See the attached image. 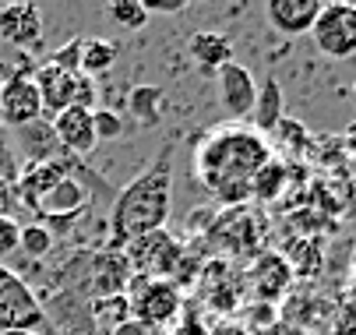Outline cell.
<instances>
[{
	"label": "cell",
	"mask_w": 356,
	"mask_h": 335,
	"mask_svg": "<svg viewBox=\"0 0 356 335\" xmlns=\"http://www.w3.org/2000/svg\"><path fill=\"white\" fill-rule=\"evenodd\" d=\"M18 236H22L18 219H0V265L18 254Z\"/></svg>",
	"instance_id": "cb8c5ba5"
},
{
	"label": "cell",
	"mask_w": 356,
	"mask_h": 335,
	"mask_svg": "<svg viewBox=\"0 0 356 335\" xmlns=\"http://www.w3.org/2000/svg\"><path fill=\"white\" fill-rule=\"evenodd\" d=\"M187 54L191 60L201 67V71H212L219 74L226 64H233V42L226 32H216V28H201L187 39Z\"/></svg>",
	"instance_id": "9a60e30c"
},
{
	"label": "cell",
	"mask_w": 356,
	"mask_h": 335,
	"mask_svg": "<svg viewBox=\"0 0 356 335\" xmlns=\"http://www.w3.org/2000/svg\"><path fill=\"white\" fill-rule=\"evenodd\" d=\"M321 15V0H268L265 18L279 35H311Z\"/></svg>",
	"instance_id": "8fae6325"
},
{
	"label": "cell",
	"mask_w": 356,
	"mask_h": 335,
	"mask_svg": "<svg viewBox=\"0 0 356 335\" xmlns=\"http://www.w3.org/2000/svg\"><path fill=\"white\" fill-rule=\"evenodd\" d=\"M0 42L15 50L42 46V11L35 4H4L0 8Z\"/></svg>",
	"instance_id": "30bf717a"
},
{
	"label": "cell",
	"mask_w": 356,
	"mask_h": 335,
	"mask_svg": "<svg viewBox=\"0 0 356 335\" xmlns=\"http://www.w3.org/2000/svg\"><path fill=\"white\" fill-rule=\"evenodd\" d=\"M0 335H35V332H0Z\"/></svg>",
	"instance_id": "f546056e"
},
{
	"label": "cell",
	"mask_w": 356,
	"mask_h": 335,
	"mask_svg": "<svg viewBox=\"0 0 356 335\" xmlns=\"http://www.w3.org/2000/svg\"><path fill=\"white\" fill-rule=\"evenodd\" d=\"M286 180H289V173H286V166L282 163H265L261 170H258V177H254V183H250V198H261V202H275L282 190H286Z\"/></svg>",
	"instance_id": "44dd1931"
},
{
	"label": "cell",
	"mask_w": 356,
	"mask_h": 335,
	"mask_svg": "<svg viewBox=\"0 0 356 335\" xmlns=\"http://www.w3.org/2000/svg\"><path fill=\"white\" fill-rule=\"evenodd\" d=\"M353 106H356V81H353Z\"/></svg>",
	"instance_id": "4dcf8cb0"
},
{
	"label": "cell",
	"mask_w": 356,
	"mask_h": 335,
	"mask_svg": "<svg viewBox=\"0 0 356 335\" xmlns=\"http://www.w3.org/2000/svg\"><path fill=\"white\" fill-rule=\"evenodd\" d=\"M282 113H286L282 85H279V78H265V85H258V103H254V113H250L254 131L268 138L282 124Z\"/></svg>",
	"instance_id": "e0dca14e"
},
{
	"label": "cell",
	"mask_w": 356,
	"mask_h": 335,
	"mask_svg": "<svg viewBox=\"0 0 356 335\" xmlns=\"http://www.w3.org/2000/svg\"><path fill=\"white\" fill-rule=\"evenodd\" d=\"M92 127H95V141H117L124 134L120 113L117 110H103V106L92 110Z\"/></svg>",
	"instance_id": "603a6c76"
},
{
	"label": "cell",
	"mask_w": 356,
	"mask_h": 335,
	"mask_svg": "<svg viewBox=\"0 0 356 335\" xmlns=\"http://www.w3.org/2000/svg\"><path fill=\"white\" fill-rule=\"evenodd\" d=\"M54 134H57V145L67 152V156H88L99 141H95V127H92V110H78V106H67L64 113H57L54 120Z\"/></svg>",
	"instance_id": "7c38bea8"
},
{
	"label": "cell",
	"mask_w": 356,
	"mask_h": 335,
	"mask_svg": "<svg viewBox=\"0 0 356 335\" xmlns=\"http://www.w3.org/2000/svg\"><path fill=\"white\" fill-rule=\"evenodd\" d=\"M35 88H39V99H42V117L54 120L57 113H64L67 106H74V81L78 74H67L54 64H42L32 71Z\"/></svg>",
	"instance_id": "4fadbf2b"
},
{
	"label": "cell",
	"mask_w": 356,
	"mask_h": 335,
	"mask_svg": "<svg viewBox=\"0 0 356 335\" xmlns=\"http://www.w3.org/2000/svg\"><path fill=\"white\" fill-rule=\"evenodd\" d=\"M265 163H272V145L265 134L254 127H222L197 145L194 173L201 187L222 205H243Z\"/></svg>",
	"instance_id": "6da1fadb"
},
{
	"label": "cell",
	"mask_w": 356,
	"mask_h": 335,
	"mask_svg": "<svg viewBox=\"0 0 356 335\" xmlns=\"http://www.w3.org/2000/svg\"><path fill=\"white\" fill-rule=\"evenodd\" d=\"M163 106H166V92L159 85H134L127 95V110L145 127H156L163 120Z\"/></svg>",
	"instance_id": "ac0fdd59"
},
{
	"label": "cell",
	"mask_w": 356,
	"mask_h": 335,
	"mask_svg": "<svg viewBox=\"0 0 356 335\" xmlns=\"http://www.w3.org/2000/svg\"><path fill=\"white\" fill-rule=\"evenodd\" d=\"M0 113H4V127H29L42 117V99L32 74H11L0 81Z\"/></svg>",
	"instance_id": "ba28073f"
},
{
	"label": "cell",
	"mask_w": 356,
	"mask_h": 335,
	"mask_svg": "<svg viewBox=\"0 0 356 335\" xmlns=\"http://www.w3.org/2000/svg\"><path fill=\"white\" fill-rule=\"evenodd\" d=\"M22 209L18 187L11 180H0V219H15V212Z\"/></svg>",
	"instance_id": "4316f807"
},
{
	"label": "cell",
	"mask_w": 356,
	"mask_h": 335,
	"mask_svg": "<svg viewBox=\"0 0 356 335\" xmlns=\"http://www.w3.org/2000/svg\"><path fill=\"white\" fill-rule=\"evenodd\" d=\"M0 127H4V113H0Z\"/></svg>",
	"instance_id": "1f68e13d"
},
{
	"label": "cell",
	"mask_w": 356,
	"mask_h": 335,
	"mask_svg": "<svg viewBox=\"0 0 356 335\" xmlns=\"http://www.w3.org/2000/svg\"><path fill=\"white\" fill-rule=\"evenodd\" d=\"M293 282V268H289V258L282 254H258V261L250 265V286L254 293L261 297V304H275Z\"/></svg>",
	"instance_id": "5bb4252c"
},
{
	"label": "cell",
	"mask_w": 356,
	"mask_h": 335,
	"mask_svg": "<svg viewBox=\"0 0 356 335\" xmlns=\"http://www.w3.org/2000/svg\"><path fill=\"white\" fill-rule=\"evenodd\" d=\"M173 209V145H166L156 163L141 177H134L113 202L110 212V236L117 247H127L138 236L166 229Z\"/></svg>",
	"instance_id": "7a4b0ae2"
},
{
	"label": "cell",
	"mask_w": 356,
	"mask_h": 335,
	"mask_svg": "<svg viewBox=\"0 0 356 335\" xmlns=\"http://www.w3.org/2000/svg\"><path fill=\"white\" fill-rule=\"evenodd\" d=\"M311 39L318 46V54L328 60L356 57V4H346V0L321 4V15L311 28Z\"/></svg>",
	"instance_id": "5b68a950"
},
{
	"label": "cell",
	"mask_w": 356,
	"mask_h": 335,
	"mask_svg": "<svg viewBox=\"0 0 356 335\" xmlns=\"http://www.w3.org/2000/svg\"><path fill=\"white\" fill-rule=\"evenodd\" d=\"M141 8L148 18L152 15H180L187 8V0H141Z\"/></svg>",
	"instance_id": "83f0119b"
},
{
	"label": "cell",
	"mask_w": 356,
	"mask_h": 335,
	"mask_svg": "<svg viewBox=\"0 0 356 335\" xmlns=\"http://www.w3.org/2000/svg\"><path fill=\"white\" fill-rule=\"evenodd\" d=\"M110 335H166V332H159V328H152V325H141V321L127 318V321H124V325H117Z\"/></svg>",
	"instance_id": "f1b7e54d"
},
{
	"label": "cell",
	"mask_w": 356,
	"mask_h": 335,
	"mask_svg": "<svg viewBox=\"0 0 356 335\" xmlns=\"http://www.w3.org/2000/svg\"><path fill=\"white\" fill-rule=\"evenodd\" d=\"M81 42H85V39H71L64 50L54 54V60H49V64L60 67V71H67V74H81Z\"/></svg>",
	"instance_id": "d4e9b609"
},
{
	"label": "cell",
	"mask_w": 356,
	"mask_h": 335,
	"mask_svg": "<svg viewBox=\"0 0 356 335\" xmlns=\"http://www.w3.org/2000/svg\"><path fill=\"white\" fill-rule=\"evenodd\" d=\"M127 304H131V318L134 321L152 325L159 332H166V325L180 318V290H177V282H170V279L131 275Z\"/></svg>",
	"instance_id": "3957f363"
},
{
	"label": "cell",
	"mask_w": 356,
	"mask_h": 335,
	"mask_svg": "<svg viewBox=\"0 0 356 335\" xmlns=\"http://www.w3.org/2000/svg\"><path fill=\"white\" fill-rule=\"evenodd\" d=\"M216 85H219V103H222V113L229 120H250L254 113V103H258V81L254 74L243 67V64H226L219 74H216Z\"/></svg>",
	"instance_id": "9c48e42d"
},
{
	"label": "cell",
	"mask_w": 356,
	"mask_h": 335,
	"mask_svg": "<svg viewBox=\"0 0 356 335\" xmlns=\"http://www.w3.org/2000/svg\"><path fill=\"white\" fill-rule=\"evenodd\" d=\"M95 99H99L95 81L88 74H78V81H74V106L78 110H95Z\"/></svg>",
	"instance_id": "484cf974"
},
{
	"label": "cell",
	"mask_w": 356,
	"mask_h": 335,
	"mask_svg": "<svg viewBox=\"0 0 356 335\" xmlns=\"http://www.w3.org/2000/svg\"><path fill=\"white\" fill-rule=\"evenodd\" d=\"M15 141H18V149H22L32 163H46V159H60V156H64V149L57 145L54 124H49L46 117H39V120L29 124V127H18V131H15Z\"/></svg>",
	"instance_id": "2e32d148"
},
{
	"label": "cell",
	"mask_w": 356,
	"mask_h": 335,
	"mask_svg": "<svg viewBox=\"0 0 356 335\" xmlns=\"http://www.w3.org/2000/svg\"><path fill=\"white\" fill-rule=\"evenodd\" d=\"M110 18H113L120 28H127V32H138V28H145V22H148L141 0H113V4H110Z\"/></svg>",
	"instance_id": "7402d4cb"
},
{
	"label": "cell",
	"mask_w": 356,
	"mask_h": 335,
	"mask_svg": "<svg viewBox=\"0 0 356 335\" xmlns=\"http://www.w3.org/2000/svg\"><path fill=\"white\" fill-rule=\"evenodd\" d=\"M18 251H22L25 258H32V261L46 258L49 251H54V229H49V226H42L39 219H32V222H22Z\"/></svg>",
	"instance_id": "ffe728a7"
},
{
	"label": "cell",
	"mask_w": 356,
	"mask_h": 335,
	"mask_svg": "<svg viewBox=\"0 0 356 335\" xmlns=\"http://www.w3.org/2000/svg\"><path fill=\"white\" fill-rule=\"evenodd\" d=\"M92 198H95V195H92V190H85V183H81V177H78V159H74V170H71L67 177H60L32 209L39 212V222H42V226H60V222L78 219Z\"/></svg>",
	"instance_id": "52a82bcc"
},
{
	"label": "cell",
	"mask_w": 356,
	"mask_h": 335,
	"mask_svg": "<svg viewBox=\"0 0 356 335\" xmlns=\"http://www.w3.org/2000/svg\"><path fill=\"white\" fill-rule=\"evenodd\" d=\"M42 325L46 311L32 286L8 265H0V332H39Z\"/></svg>",
	"instance_id": "277c9868"
},
{
	"label": "cell",
	"mask_w": 356,
	"mask_h": 335,
	"mask_svg": "<svg viewBox=\"0 0 356 335\" xmlns=\"http://www.w3.org/2000/svg\"><path fill=\"white\" fill-rule=\"evenodd\" d=\"M117 60H120V46L113 39H99L95 35V39L81 42V74H88V78L106 74V71L117 67Z\"/></svg>",
	"instance_id": "d6986e66"
},
{
	"label": "cell",
	"mask_w": 356,
	"mask_h": 335,
	"mask_svg": "<svg viewBox=\"0 0 356 335\" xmlns=\"http://www.w3.org/2000/svg\"><path fill=\"white\" fill-rule=\"evenodd\" d=\"M124 258L131 265L134 275H145V279H177V268L184 261L180 254V244L173 240V233L166 229H156L148 236H138L124 247Z\"/></svg>",
	"instance_id": "8992f818"
}]
</instances>
